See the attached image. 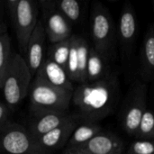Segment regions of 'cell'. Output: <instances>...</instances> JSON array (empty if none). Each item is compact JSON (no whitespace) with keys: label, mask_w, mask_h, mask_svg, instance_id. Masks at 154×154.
Instances as JSON below:
<instances>
[{"label":"cell","mask_w":154,"mask_h":154,"mask_svg":"<svg viewBox=\"0 0 154 154\" xmlns=\"http://www.w3.org/2000/svg\"><path fill=\"white\" fill-rule=\"evenodd\" d=\"M29 92L32 115L47 112H68L73 94V92L51 87L38 78H34Z\"/></svg>","instance_id":"3957f363"},{"label":"cell","mask_w":154,"mask_h":154,"mask_svg":"<svg viewBox=\"0 0 154 154\" xmlns=\"http://www.w3.org/2000/svg\"><path fill=\"white\" fill-rule=\"evenodd\" d=\"M112 73L109 66V57L97 51L93 46L90 47L87 65V82L101 80Z\"/></svg>","instance_id":"2e32d148"},{"label":"cell","mask_w":154,"mask_h":154,"mask_svg":"<svg viewBox=\"0 0 154 154\" xmlns=\"http://www.w3.org/2000/svg\"><path fill=\"white\" fill-rule=\"evenodd\" d=\"M0 153L51 154L44 152L28 130L16 124L0 128Z\"/></svg>","instance_id":"8992f818"},{"label":"cell","mask_w":154,"mask_h":154,"mask_svg":"<svg viewBox=\"0 0 154 154\" xmlns=\"http://www.w3.org/2000/svg\"><path fill=\"white\" fill-rule=\"evenodd\" d=\"M120 98L116 74L96 81L79 84L74 88L71 102L84 123H97L115 110Z\"/></svg>","instance_id":"6da1fadb"},{"label":"cell","mask_w":154,"mask_h":154,"mask_svg":"<svg viewBox=\"0 0 154 154\" xmlns=\"http://www.w3.org/2000/svg\"><path fill=\"white\" fill-rule=\"evenodd\" d=\"M69 47H70V38L63 42L52 44L50 49V58L55 63L62 67L67 71L68 60L69 55Z\"/></svg>","instance_id":"ffe728a7"},{"label":"cell","mask_w":154,"mask_h":154,"mask_svg":"<svg viewBox=\"0 0 154 154\" xmlns=\"http://www.w3.org/2000/svg\"><path fill=\"white\" fill-rule=\"evenodd\" d=\"M0 90H1V86H0Z\"/></svg>","instance_id":"f1b7e54d"},{"label":"cell","mask_w":154,"mask_h":154,"mask_svg":"<svg viewBox=\"0 0 154 154\" xmlns=\"http://www.w3.org/2000/svg\"><path fill=\"white\" fill-rule=\"evenodd\" d=\"M11 40L7 33L0 36V86H2L3 79L8 69L12 58Z\"/></svg>","instance_id":"44dd1931"},{"label":"cell","mask_w":154,"mask_h":154,"mask_svg":"<svg viewBox=\"0 0 154 154\" xmlns=\"http://www.w3.org/2000/svg\"><path fill=\"white\" fill-rule=\"evenodd\" d=\"M39 7L44 14V30L46 38L51 44H55L72 36V29L69 22L56 9L54 1L42 0L38 2Z\"/></svg>","instance_id":"ba28073f"},{"label":"cell","mask_w":154,"mask_h":154,"mask_svg":"<svg viewBox=\"0 0 154 154\" xmlns=\"http://www.w3.org/2000/svg\"><path fill=\"white\" fill-rule=\"evenodd\" d=\"M4 5L11 18L20 51L25 53L29 39L38 23L39 5L33 0H6Z\"/></svg>","instance_id":"277c9868"},{"label":"cell","mask_w":154,"mask_h":154,"mask_svg":"<svg viewBox=\"0 0 154 154\" xmlns=\"http://www.w3.org/2000/svg\"><path fill=\"white\" fill-rule=\"evenodd\" d=\"M135 137L142 140L154 141V112L148 109V107L141 119Z\"/></svg>","instance_id":"7402d4cb"},{"label":"cell","mask_w":154,"mask_h":154,"mask_svg":"<svg viewBox=\"0 0 154 154\" xmlns=\"http://www.w3.org/2000/svg\"><path fill=\"white\" fill-rule=\"evenodd\" d=\"M136 34L137 19L134 8L130 3H125L122 8L118 24V40L125 56L130 54Z\"/></svg>","instance_id":"8fae6325"},{"label":"cell","mask_w":154,"mask_h":154,"mask_svg":"<svg viewBox=\"0 0 154 154\" xmlns=\"http://www.w3.org/2000/svg\"><path fill=\"white\" fill-rule=\"evenodd\" d=\"M146 109L147 87L145 84L137 81L128 92L121 111V124L128 134L135 136L141 119Z\"/></svg>","instance_id":"52a82bcc"},{"label":"cell","mask_w":154,"mask_h":154,"mask_svg":"<svg viewBox=\"0 0 154 154\" xmlns=\"http://www.w3.org/2000/svg\"><path fill=\"white\" fill-rule=\"evenodd\" d=\"M90 30L93 47L110 57L116 43V27L110 13L99 3L95 4L92 8Z\"/></svg>","instance_id":"5b68a950"},{"label":"cell","mask_w":154,"mask_h":154,"mask_svg":"<svg viewBox=\"0 0 154 154\" xmlns=\"http://www.w3.org/2000/svg\"><path fill=\"white\" fill-rule=\"evenodd\" d=\"M78 125V117L73 116V118H71L64 125L41 136L37 142L44 152L51 154L52 152L60 149L68 143Z\"/></svg>","instance_id":"5bb4252c"},{"label":"cell","mask_w":154,"mask_h":154,"mask_svg":"<svg viewBox=\"0 0 154 154\" xmlns=\"http://www.w3.org/2000/svg\"><path fill=\"white\" fill-rule=\"evenodd\" d=\"M142 75L145 80L154 78V25L147 31L142 48Z\"/></svg>","instance_id":"e0dca14e"},{"label":"cell","mask_w":154,"mask_h":154,"mask_svg":"<svg viewBox=\"0 0 154 154\" xmlns=\"http://www.w3.org/2000/svg\"><path fill=\"white\" fill-rule=\"evenodd\" d=\"M89 48L90 46L84 37L72 34L67 65V73L72 82H79L80 84L87 82V65Z\"/></svg>","instance_id":"9c48e42d"},{"label":"cell","mask_w":154,"mask_h":154,"mask_svg":"<svg viewBox=\"0 0 154 154\" xmlns=\"http://www.w3.org/2000/svg\"><path fill=\"white\" fill-rule=\"evenodd\" d=\"M74 116L68 112H47L32 115L27 128L30 134L36 140L47 133L64 125Z\"/></svg>","instance_id":"7c38bea8"},{"label":"cell","mask_w":154,"mask_h":154,"mask_svg":"<svg viewBox=\"0 0 154 154\" xmlns=\"http://www.w3.org/2000/svg\"><path fill=\"white\" fill-rule=\"evenodd\" d=\"M35 78L42 79L51 87L73 92L74 88L72 81L69 79L66 69L55 63L50 58H47L38 72Z\"/></svg>","instance_id":"9a60e30c"},{"label":"cell","mask_w":154,"mask_h":154,"mask_svg":"<svg viewBox=\"0 0 154 154\" xmlns=\"http://www.w3.org/2000/svg\"><path fill=\"white\" fill-rule=\"evenodd\" d=\"M46 33L43 22L39 20L27 44L25 61L29 67L32 76H35L44 62Z\"/></svg>","instance_id":"30bf717a"},{"label":"cell","mask_w":154,"mask_h":154,"mask_svg":"<svg viewBox=\"0 0 154 154\" xmlns=\"http://www.w3.org/2000/svg\"><path fill=\"white\" fill-rule=\"evenodd\" d=\"M73 149L88 154H122L125 143L114 134L101 132L85 144Z\"/></svg>","instance_id":"4fadbf2b"},{"label":"cell","mask_w":154,"mask_h":154,"mask_svg":"<svg viewBox=\"0 0 154 154\" xmlns=\"http://www.w3.org/2000/svg\"><path fill=\"white\" fill-rule=\"evenodd\" d=\"M152 7H153V10H154V0L152 1Z\"/></svg>","instance_id":"83f0119b"},{"label":"cell","mask_w":154,"mask_h":154,"mask_svg":"<svg viewBox=\"0 0 154 154\" xmlns=\"http://www.w3.org/2000/svg\"><path fill=\"white\" fill-rule=\"evenodd\" d=\"M63 154H88L86 152H83L77 149H73V148H66Z\"/></svg>","instance_id":"d4e9b609"},{"label":"cell","mask_w":154,"mask_h":154,"mask_svg":"<svg viewBox=\"0 0 154 154\" xmlns=\"http://www.w3.org/2000/svg\"><path fill=\"white\" fill-rule=\"evenodd\" d=\"M127 154H154V141L138 139L131 143Z\"/></svg>","instance_id":"603a6c76"},{"label":"cell","mask_w":154,"mask_h":154,"mask_svg":"<svg viewBox=\"0 0 154 154\" xmlns=\"http://www.w3.org/2000/svg\"><path fill=\"white\" fill-rule=\"evenodd\" d=\"M2 4H4V2H1V1H0V11H1V8H2V7H1V5H2Z\"/></svg>","instance_id":"4316f807"},{"label":"cell","mask_w":154,"mask_h":154,"mask_svg":"<svg viewBox=\"0 0 154 154\" xmlns=\"http://www.w3.org/2000/svg\"><path fill=\"white\" fill-rule=\"evenodd\" d=\"M32 77L24 58L13 53L1 86L5 103L10 110H14L28 95Z\"/></svg>","instance_id":"7a4b0ae2"},{"label":"cell","mask_w":154,"mask_h":154,"mask_svg":"<svg viewBox=\"0 0 154 154\" xmlns=\"http://www.w3.org/2000/svg\"><path fill=\"white\" fill-rule=\"evenodd\" d=\"M101 132L102 127L97 123H83L74 130L67 143V148H78Z\"/></svg>","instance_id":"ac0fdd59"},{"label":"cell","mask_w":154,"mask_h":154,"mask_svg":"<svg viewBox=\"0 0 154 154\" xmlns=\"http://www.w3.org/2000/svg\"><path fill=\"white\" fill-rule=\"evenodd\" d=\"M5 23H4V22H3V20L1 18V15H0V36L5 33Z\"/></svg>","instance_id":"484cf974"},{"label":"cell","mask_w":154,"mask_h":154,"mask_svg":"<svg viewBox=\"0 0 154 154\" xmlns=\"http://www.w3.org/2000/svg\"><path fill=\"white\" fill-rule=\"evenodd\" d=\"M9 110L10 108L7 106V105L5 102L0 101V128L5 125V122L8 117Z\"/></svg>","instance_id":"cb8c5ba5"},{"label":"cell","mask_w":154,"mask_h":154,"mask_svg":"<svg viewBox=\"0 0 154 154\" xmlns=\"http://www.w3.org/2000/svg\"><path fill=\"white\" fill-rule=\"evenodd\" d=\"M56 9L69 22L77 23L81 15L80 4L77 0L54 1Z\"/></svg>","instance_id":"d6986e66"}]
</instances>
